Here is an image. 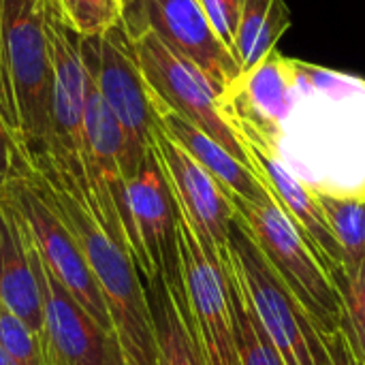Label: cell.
Segmentation results:
<instances>
[{
    "label": "cell",
    "mask_w": 365,
    "mask_h": 365,
    "mask_svg": "<svg viewBox=\"0 0 365 365\" xmlns=\"http://www.w3.org/2000/svg\"><path fill=\"white\" fill-rule=\"evenodd\" d=\"M0 304L43 340V302L28 231L0 192Z\"/></svg>",
    "instance_id": "15"
},
{
    "label": "cell",
    "mask_w": 365,
    "mask_h": 365,
    "mask_svg": "<svg viewBox=\"0 0 365 365\" xmlns=\"http://www.w3.org/2000/svg\"><path fill=\"white\" fill-rule=\"evenodd\" d=\"M0 115L6 122V126L13 130L17 137V107H15V96L9 79V68H6V58H4V38H2V19H0Z\"/></svg>",
    "instance_id": "26"
},
{
    "label": "cell",
    "mask_w": 365,
    "mask_h": 365,
    "mask_svg": "<svg viewBox=\"0 0 365 365\" xmlns=\"http://www.w3.org/2000/svg\"><path fill=\"white\" fill-rule=\"evenodd\" d=\"M199 2L212 24V28L216 30L218 38L233 53L237 28H240V15H242V0H199Z\"/></svg>",
    "instance_id": "24"
},
{
    "label": "cell",
    "mask_w": 365,
    "mask_h": 365,
    "mask_svg": "<svg viewBox=\"0 0 365 365\" xmlns=\"http://www.w3.org/2000/svg\"><path fill=\"white\" fill-rule=\"evenodd\" d=\"M338 291L344 308L340 327L346 331L357 364L365 365V261L351 276L338 282Z\"/></svg>",
    "instance_id": "22"
},
{
    "label": "cell",
    "mask_w": 365,
    "mask_h": 365,
    "mask_svg": "<svg viewBox=\"0 0 365 365\" xmlns=\"http://www.w3.org/2000/svg\"><path fill=\"white\" fill-rule=\"evenodd\" d=\"M21 163H26V158L21 154L17 137L0 115V188L15 175Z\"/></svg>",
    "instance_id": "25"
},
{
    "label": "cell",
    "mask_w": 365,
    "mask_h": 365,
    "mask_svg": "<svg viewBox=\"0 0 365 365\" xmlns=\"http://www.w3.org/2000/svg\"><path fill=\"white\" fill-rule=\"evenodd\" d=\"M152 148L167 173L182 216L222 255L227 250L231 222L235 218L227 190L158 124L152 135Z\"/></svg>",
    "instance_id": "13"
},
{
    "label": "cell",
    "mask_w": 365,
    "mask_h": 365,
    "mask_svg": "<svg viewBox=\"0 0 365 365\" xmlns=\"http://www.w3.org/2000/svg\"><path fill=\"white\" fill-rule=\"evenodd\" d=\"M64 21L81 36H101L122 19V0H56Z\"/></svg>",
    "instance_id": "21"
},
{
    "label": "cell",
    "mask_w": 365,
    "mask_h": 365,
    "mask_svg": "<svg viewBox=\"0 0 365 365\" xmlns=\"http://www.w3.org/2000/svg\"><path fill=\"white\" fill-rule=\"evenodd\" d=\"M246 150L252 158L257 175L265 182L269 192L291 218V222L299 229V233L319 255L321 263L327 267L329 276L338 287V282L344 280V257L334 235V229L319 203L317 190L302 182L284 165L280 154L252 143H246Z\"/></svg>",
    "instance_id": "14"
},
{
    "label": "cell",
    "mask_w": 365,
    "mask_h": 365,
    "mask_svg": "<svg viewBox=\"0 0 365 365\" xmlns=\"http://www.w3.org/2000/svg\"><path fill=\"white\" fill-rule=\"evenodd\" d=\"M133 41L145 83L154 98L210 135L240 163L255 169L240 133L227 118L222 94L214 88V83L152 32H143Z\"/></svg>",
    "instance_id": "8"
},
{
    "label": "cell",
    "mask_w": 365,
    "mask_h": 365,
    "mask_svg": "<svg viewBox=\"0 0 365 365\" xmlns=\"http://www.w3.org/2000/svg\"><path fill=\"white\" fill-rule=\"evenodd\" d=\"M126 190L130 218L150 263V278L163 276L169 287L184 289L178 242L180 207L152 145L133 178H128Z\"/></svg>",
    "instance_id": "11"
},
{
    "label": "cell",
    "mask_w": 365,
    "mask_h": 365,
    "mask_svg": "<svg viewBox=\"0 0 365 365\" xmlns=\"http://www.w3.org/2000/svg\"><path fill=\"white\" fill-rule=\"evenodd\" d=\"M32 244V242H30ZM43 302V346L49 365H107L120 342L107 334L32 248Z\"/></svg>",
    "instance_id": "12"
},
{
    "label": "cell",
    "mask_w": 365,
    "mask_h": 365,
    "mask_svg": "<svg viewBox=\"0 0 365 365\" xmlns=\"http://www.w3.org/2000/svg\"><path fill=\"white\" fill-rule=\"evenodd\" d=\"M0 365H17L13 359H11V357H9V355H6V353H4V349H2V346H0Z\"/></svg>",
    "instance_id": "29"
},
{
    "label": "cell",
    "mask_w": 365,
    "mask_h": 365,
    "mask_svg": "<svg viewBox=\"0 0 365 365\" xmlns=\"http://www.w3.org/2000/svg\"><path fill=\"white\" fill-rule=\"evenodd\" d=\"M180 263L188 308L210 365H240L235 353L229 282L220 252L182 216L178 220Z\"/></svg>",
    "instance_id": "10"
},
{
    "label": "cell",
    "mask_w": 365,
    "mask_h": 365,
    "mask_svg": "<svg viewBox=\"0 0 365 365\" xmlns=\"http://www.w3.org/2000/svg\"><path fill=\"white\" fill-rule=\"evenodd\" d=\"M235 218L255 240L272 269L302 304L317 329L327 338L344 319L340 291L319 255L291 222L274 195L261 203L229 197Z\"/></svg>",
    "instance_id": "3"
},
{
    "label": "cell",
    "mask_w": 365,
    "mask_h": 365,
    "mask_svg": "<svg viewBox=\"0 0 365 365\" xmlns=\"http://www.w3.org/2000/svg\"><path fill=\"white\" fill-rule=\"evenodd\" d=\"M36 173V171H34ZM38 182L66 227L75 233L90 272L103 293L115 338L133 365H156V338L145 293V280L128 250L115 244L90 210L64 186L43 178Z\"/></svg>",
    "instance_id": "1"
},
{
    "label": "cell",
    "mask_w": 365,
    "mask_h": 365,
    "mask_svg": "<svg viewBox=\"0 0 365 365\" xmlns=\"http://www.w3.org/2000/svg\"><path fill=\"white\" fill-rule=\"evenodd\" d=\"M47 0H0L4 58L17 107V143L30 167L49 158L53 60Z\"/></svg>",
    "instance_id": "2"
},
{
    "label": "cell",
    "mask_w": 365,
    "mask_h": 365,
    "mask_svg": "<svg viewBox=\"0 0 365 365\" xmlns=\"http://www.w3.org/2000/svg\"><path fill=\"white\" fill-rule=\"evenodd\" d=\"M293 13L284 0H242L235 60L242 75L276 51L278 41L291 28Z\"/></svg>",
    "instance_id": "18"
},
{
    "label": "cell",
    "mask_w": 365,
    "mask_h": 365,
    "mask_svg": "<svg viewBox=\"0 0 365 365\" xmlns=\"http://www.w3.org/2000/svg\"><path fill=\"white\" fill-rule=\"evenodd\" d=\"M145 293L156 338V365H210L188 308L186 289H173L163 276H152L145 280Z\"/></svg>",
    "instance_id": "17"
},
{
    "label": "cell",
    "mask_w": 365,
    "mask_h": 365,
    "mask_svg": "<svg viewBox=\"0 0 365 365\" xmlns=\"http://www.w3.org/2000/svg\"><path fill=\"white\" fill-rule=\"evenodd\" d=\"M227 282H229V299L233 314V336H235V353L240 365H287L276 344L267 336L265 327L257 319L244 287L227 257V250L220 255Z\"/></svg>",
    "instance_id": "19"
},
{
    "label": "cell",
    "mask_w": 365,
    "mask_h": 365,
    "mask_svg": "<svg viewBox=\"0 0 365 365\" xmlns=\"http://www.w3.org/2000/svg\"><path fill=\"white\" fill-rule=\"evenodd\" d=\"M317 197L342 248L346 278L365 261V195L317 190Z\"/></svg>",
    "instance_id": "20"
},
{
    "label": "cell",
    "mask_w": 365,
    "mask_h": 365,
    "mask_svg": "<svg viewBox=\"0 0 365 365\" xmlns=\"http://www.w3.org/2000/svg\"><path fill=\"white\" fill-rule=\"evenodd\" d=\"M122 21L137 38L143 32L158 36L169 49L195 64L225 96L242 77L235 56L218 38L199 0H128Z\"/></svg>",
    "instance_id": "9"
},
{
    "label": "cell",
    "mask_w": 365,
    "mask_h": 365,
    "mask_svg": "<svg viewBox=\"0 0 365 365\" xmlns=\"http://www.w3.org/2000/svg\"><path fill=\"white\" fill-rule=\"evenodd\" d=\"M107 365H133V364L126 359V355L122 353V349H118V351L113 353V357L109 359V364Z\"/></svg>",
    "instance_id": "28"
},
{
    "label": "cell",
    "mask_w": 365,
    "mask_h": 365,
    "mask_svg": "<svg viewBox=\"0 0 365 365\" xmlns=\"http://www.w3.org/2000/svg\"><path fill=\"white\" fill-rule=\"evenodd\" d=\"M0 192L19 214L32 248L43 265L68 289V293L107 334L115 336L103 293L90 272L86 255L75 233L66 227L64 218L45 195L38 175L28 160L19 165L15 175L0 188Z\"/></svg>",
    "instance_id": "7"
},
{
    "label": "cell",
    "mask_w": 365,
    "mask_h": 365,
    "mask_svg": "<svg viewBox=\"0 0 365 365\" xmlns=\"http://www.w3.org/2000/svg\"><path fill=\"white\" fill-rule=\"evenodd\" d=\"M227 257L244 293L287 365H325V336L272 269L237 218L231 222Z\"/></svg>",
    "instance_id": "5"
},
{
    "label": "cell",
    "mask_w": 365,
    "mask_h": 365,
    "mask_svg": "<svg viewBox=\"0 0 365 365\" xmlns=\"http://www.w3.org/2000/svg\"><path fill=\"white\" fill-rule=\"evenodd\" d=\"M47 34L53 60L49 158L32 167L43 178L64 186L94 216L86 178V66L81 36L64 21L56 0H47Z\"/></svg>",
    "instance_id": "4"
},
{
    "label": "cell",
    "mask_w": 365,
    "mask_h": 365,
    "mask_svg": "<svg viewBox=\"0 0 365 365\" xmlns=\"http://www.w3.org/2000/svg\"><path fill=\"white\" fill-rule=\"evenodd\" d=\"M126 2H128V0H122V4H126Z\"/></svg>",
    "instance_id": "30"
},
{
    "label": "cell",
    "mask_w": 365,
    "mask_h": 365,
    "mask_svg": "<svg viewBox=\"0 0 365 365\" xmlns=\"http://www.w3.org/2000/svg\"><path fill=\"white\" fill-rule=\"evenodd\" d=\"M154 109H156L158 126L178 145H182L227 190L229 197H240L244 201L261 203L272 195L255 169L240 163L231 152H227L210 135H205L203 130H199L197 126H192L190 122H186L171 109H167L156 98H154Z\"/></svg>",
    "instance_id": "16"
},
{
    "label": "cell",
    "mask_w": 365,
    "mask_h": 365,
    "mask_svg": "<svg viewBox=\"0 0 365 365\" xmlns=\"http://www.w3.org/2000/svg\"><path fill=\"white\" fill-rule=\"evenodd\" d=\"M0 346L17 365H49L45 346L21 319L0 304Z\"/></svg>",
    "instance_id": "23"
},
{
    "label": "cell",
    "mask_w": 365,
    "mask_h": 365,
    "mask_svg": "<svg viewBox=\"0 0 365 365\" xmlns=\"http://www.w3.org/2000/svg\"><path fill=\"white\" fill-rule=\"evenodd\" d=\"M325 346H327V364L325 365H359L353 353V346L346 338V331L342 327L325 338Z\"/></svg>",
    "instance_id": "27"
},
{
    "label": "cell",
    "mask_w": 365,
    "mask_h": 365,
    "mask_svg": "<svg viewBox=\"0 0 365 365\" xmlns=\"http://www.w3.org/2000/svg\"><path fill=\"white\" fill-rule=\"evenodd\" d=\"M83 66L126 139V182L152 145L158 124L154 96L145 83L135 41L120 19L101 36L81 38Z\"/></svg>",
    "instance_id": "6"
}]
</instances>
